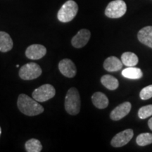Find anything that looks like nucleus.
<instances>
[{"label":"nucleus","mask_w":152,"mask_h":152,"mask_svg":"<svg viewBox=\"0 0 152 152\" xmlns=\"http://www.w3.org/2000/svg\"><path fill=\"white\" fill-rule=\"evenodd\" d=\"M17 105L20 112L28 116H35L44 112L43 106L37 101L25 94L19 95Z\"/></svg>","instance_id":"f257e3e1"},{"label":"nucleus","mask_w":152,"mask_h":152,"mask_svg":"<svg viewBox=\"0 0 152 152\" xmlns=\"http://www.w3.org/2000/svg\"><path fill=\"white\" fill-rule=\"evenodd\" d=\"M80 96L78 90L75 87H71L68 91L65 97V109L70 115H75L80 111Z\"/></svg>","instance_id":"f03ea898"},{"label":"nucleus","mask_w":152,"mask_h":152,"mask_svg":"<svg viewBox=\"0 0 152 152\" xmlns=\"http://www.w3.org/2000/svg\"><path fill=\"white\" fill-rule=\"evenodd\" d=\"M78 11V6L73 0H68L63 4L58 11L57 18L62 23L71 21L76 16Z\"/></svg>","instance_id":"7ed1b4c3"},{"label":"nucleus","mask_w":152,"mask_h":152,"mask_svg":"<svg viewBox=\"0 0 152 152\" xmlns=\"http://www.w3.org/2000/svg\"><path fill=\"white\" fill-rule=\"evenodd\" d=\"M127 5L123 0H114L107 5L105 15L110 18H118L126 13Z\"/></svg>","instance_id":"20e7f679"},{"label":"nucleus","mask_w":152,"mask_h":152,"mask_svg":"<svg viewBox=\"0 0 152 152\" xmlns=\"http://www.w3.org/2000/svg\"><path fill=\"white\" fill-rule=\"evenodd\" d=\"M42 68L35 63H28L20 68L19 71V76L25 80H30L37 78L41 75Z\"/></svg>","instance_id":"39448f33"},{"label":"nucleus","mask_w":152,"mask_h":152,"mask_svg":"<svg viewBox=\"0 0 152 152\" xmlns=\"http://www.w3.org/2000/svg\"><path fill=\"white\" fill-rule=\"evenodd\" d=\"M56 94L54 87L50 84H45L35 89L33 92V98L38 102H44L54 97Z\"/></svg>","instance_id":"423d86ee"},{"label":"nucleus","mask_w":152,"mask_h":152,"mask_svg":"<svg viewBox=\"0 0 152 152\" xmlns=\"http://www.w3.org/2000/svg\"><path fill=\"white\" fill-rule=\"evenodd\" d=\"M134 136V132L132 129H127L118 133L112 139L111 144L113 147H122L126 145Z\"/></svg>","instance_id":"0eeeda50"},{"label":"nucleus","mask_w":152,"mask_h":152,"mask_svg":"<svg viewBox=\"0 0 152 152\" xmlns=\"http://www.w3.org/2000/svg\"><path fill=\"white\" fill-rule=\"evenodd\" d=\"M47 53L46 47L41 45H32L26 51V56L32 60H39L43 58Z\"/></svg>","instance_id":"6e6552de"},{"label":"nucleus","mask_w":152,"mask_h":152,"mask_svg":"<svg viewBox=\"0 0 152 152\" xmlns=\"http://www.w3.org/2000/svg\"><path fill=\"white\" fill-rule=\"evenodd\" d=\"M91 33L90 30L87 29H82L74 36L71 40L72 45L75 48H82L85 47L90 40Z\"/></svg>","instance_id":"1a4fd4ad"},{"label":"nucleus","mask_w":152,"mask_h":152,"mask_svg":"<svg viewBox=\"0 0 152 152\" xmlns=\"http://www.w3.org/2000/svg\"><path fill=\"white\" fill-rule=\"evenodd\" d=\"M58 69L63 75L70 78L75 77L77 73L75 65L71 59L68 58L61 61L58 64Z\"/></svg>","instance_id":"9d476101"},{"label":"nucleus","mask_w":152,"mask_h":152,"mask_svg":"<svg viewBox=\"0 0 152 152\" xmlns=\"http://www.w3.org/2000/svg\"><path fill=\"white\" fill-rule=\"evenodd\" d=\"M132 105L130 102H126L120 104L117 107H115L110 114V118L113 121H117L123 118L130 113Z\"/></svg>","instance_id":"9b49d317"},{"label":"nucleus","mask_w":152,"mask_h":152,"mask_svg":"<svg viewBox=\"0 0 152 152\" xmlns=\"http://www.w3.org/2000/svg\"><path fill=\"white\" fill-rule=\"evenodd\" d=\"M137 38L140 42L152 49V26H146L138 32Z\"/></svg>","instance_id":"f8f14e48"},{"label":"nucleus","mask_w":152,"mask_h":152,"mask_svg":"<svg viewBox=\"0 0 152 152\" xmlns=\"http://www.w3.org/2000/svg\"><path fill=\"white\" fill-rule=\"evenodd\" d=\"M123 62L117 57H108L104 62V68L106 71L109 72L118 71L123 68Z\"/></svg>","instance_id":"ddd939ff"},{"label":"nucleus","mask_w":152,"mask_h":152,"mask_svg":"<svg viewBox=\"0 0 152 152\" xmlns=\"http://www.w3.org/2000/svg\"><path fill=\"white\" fill-rule=\"evenodd\" d=\"M12 39L10 35L6 32L0 31V52H7L13 48Z\"/></svg>","instance_id":"4468645a"},{"label":"nucleus","mask_w":152,"mask_h":152,"mask_svg":"<svg viewBox=\"0 0 152 152\" xmlns=\"http://www.w3.org/2000/svg\"><path fill=\"white\" fill-rule=\"evenodd\" d=\"M92 103L97 109H106L109 105V99L102 92H95L92 96Z\"/></svg>","instance_id":"2eb2a0df"},{"label":"nucleus","mask_w":152,"mask_h":152,"mask_svg":"<svg viewBox=\"0 0 152 152\" xmlns=\"http://www.w3.org/2000/svg\"><path fill=\"white\" fill-rule=\"evenodd\" d=\"M122 75L123 77L128 79L137 80L142 78L143 76L142 70L139 68H136L134 66L128 67L122 71Z\"/></svg>","instance_id":"dca6fc26"},{"label":"nucleus","mask_w":152,"mask_h":152,"mask_svg":"<svg viewBox=\"0 0 152 152\" xmlns=\"http://www.w3.org/2000/svg\"><path fill=\"white\" fill-rule=\"evenodd\" d=\"M101 83L108 90H115L118 87V80L113 76L110 75H103L101 78Z\"/></svg>","instance_id":"f3484780"},{"label":"nucleus","mask_w":152,"mask_h":152,"mask_svg":"<svg viewBox=\"0 0 152 152\" xmlns=\"http://www.w3.org/2000/svg\"><path fill=\"white\" fill-rule=\"evenodd\" d=\"M121 61L123 65L131 67L135 66L138 64V57L135 54L132 52H125L121 56Z\"/></svg>","instance_id":"a211bd4d"},{"label":"nucleus","mask_w":152,"mask_h":152,"mask_svg":"<svg viewBox=\"0 0 152 152\" xmlns=\"http://www.w3.org/2000/svg\"><path fill=\"white\" fill-rule=\"evenodd\" d=\"M25 147L28 152H39L42 149L41 142L37 139H30L26 142Z\"/></svg>","instance_id":"6ab92c4d"},{"label":"nucleus","mask_w":152,"mask_h":152,"mask_svg":"<svg viewBox=\"0 0 152 152\" xmlns=\"http://www.w3.org/2000/svg\"><path fill=\"white\" fill-rule=\"evenodd\" d=\"M136 142L139 146L144 147L152 144V134L151 133H142L139 134L136 138Z\"/></svg>","instance_id":"aec40b11"},{"label":"nucleus","mask_w":152,"mask_h":152,"mask_svg":"<svg viewBox=\"0 0 152 152\" xmlns=\"http://www.w3.org/2000/svg\"><path fill=\"white\" fill-rule=\"evenodd\" d=\"M152 115V104L142 106L139 109L138 116L140 119H146Z\"/></svg>","instance_id":"412c9836"},{"label":"nucleus","mask_w":152,"mask_h":152,"mask_svg":"<svg viewBox=\"0 0 152 152\" xmlns=\"http://www.w3.org/2000/svg\"><path fill=\"white\" fill-rule=\"evenodd\" d=\"M140 96L142 100H148L151 99L152 97V85L144 87L140 91Z\"/></svg>","instance_id":"4be33fe9"},{"label":"nucleus","mask_w":152,"mask_h":152,"mask_svg":"<svg viewBox=\"0 0 152 152\" xmlns=\"http://www.w3.org/2000/svg\"><path fill=\"white\" fill-rule=\"evenodd\" d=\"M148 125H149V128L150 130L152 131V117L149 120V121H148Z\"/></svg>","instance_id":"5701e85b"},{"label":"nucleus","mask_w":152,"mask_h":152,"mask_svg":"<svg viewBox=\"0 0 152 152\" xmlns=\"http://www.w3.org/2000/svg\"><path fill=\"white\" fill-rule=\"evenodd\" d=\"M1 127H0V136H1Z\"/></svg>","instance_id":"b1692460"},{"label":"nucleus","mask_w":152,"mask_h":152,"mask_svg":"<svg viewBox=\"0 0 152 152\" xmlns=\"http://www.w3.org/2000/svg\"><path fill=\"white\" fill-rule=\"evenodd\" d=\"M16 67H17V68H18V67H19V65H18V64H17V65H16Z\"/></svg>","instance_id":"393cba45"}]
</instances>
